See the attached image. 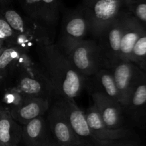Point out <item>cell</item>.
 Masks as SVG:
<instances>
[{"label": "cell", "instance_id": "obj_1", "mask_svg": "<svg viewBox=\"0 0 146 146\" xmlns=\"http://www.w3.org/2000/svg\"><path fill=\"white\" fill-rule=\"evenodd\" d=\"M35 51L41 69L52 84L55 95L73 99L78 97L85 88L86 77L76 69L59 46L50 43Z\"/></svg>", "mask_w": 146, "mask_h": 146}, {"label": "cell", "instance_id": "obj_2", "mask_svg": "<svg viewBox=\"0 0 146 146\" xmlns=\"http://www.w3.org/2000/svg\"><path fill=\"white\" fill-rule=\"evenodd\" d=\"M81 6L94 38L126 9L123 0H83Z\"/></svg>", "mask_w": 146, "mask_h": 146}, {"label": "cell", "instance_id": "obj_3", "mask_svg": "<svg viewBox=\"0 0 146 146\" xmlns=\"http://www.w3.org/2000/svg\"><path fill=\"white\" fill-rule=\"evenodd\" d=\"M87 121L93 134L99 140L106 143L107 146H134L140 145L137 134L125 126L111 128L101 119L95 106L92 105L85 111Z\"/></svg>", "mask_w": 146, "mask_h": 146}, {"label": "cell", "instance_id": "obj_4", "mask_svg": "<svg viewBox=\"0 0 146 146\" xmlns=\"http://www.w3.org/2000/svg\"><path fill=\"white\" fill-rule=\"evenodd\" d=\"M61 108L81 146H107L106 143L93 134L87 121L85 111L76 104L74 99L63 96H54Z\"/></svg>", "mask_w": 146, "mask_h": 146}, {"label": "cell", "instance_id": "obj_5", "mask_svg": "<svg viewBox=\"0 0 146 146\" xmlns=\"http://www.w3.org/2000/svg\"><path fill=\"white\" fill-rule=\"evenodd\" d=\"M126 9L94 39L99 50L101 68L111 69L120 60L121 35Z\"/></svg>", "mask_w": 146, "mask_h": 146}, {"label": "cell", "instance_id": "obj_6", "mask_svg": "<svg viewBox=\"0 0 146 146\" xmlns=\"http://www.w3.org/2000/svg\"><path fill=\"white\" fill-rule=\"evenodd\" d=\"M64 52L76 69L85 77L93 75L101 68L99 50L94 38H84Z\"/></svg>", "mask_w": 146, "mask_h": 146}, {"label": "cell", "instance_id": "obj_7", "mask_svg": "<svg viewBox=\"0 0 146 146\" xmlns=\"http://www.w3.org/2000/svg\"><path fill=\"white\" fill-rule=\"evenodd\" d=\"M89 34L88 24L82 7L78 6L64 14L58 45L64 51L86 37Z\"/></svg>", "mask_w": 146, "mask_h": 146}, {"label": "cell", "instance_id": "obj_8", "mask_svg": "<svg viewBox=\"0 0 146 146\" xmlns=\"http://www.w3.org/2000/svg\"><path fill=\"white\" fill-rule=\"evenodd\" d=\"M45 117L48 131L56 146H81L56 101L51 103Z\"/></svg>", "mask_w": 146, "mask_h": 146}, {"label": "cell", "instance_id": "obj_9", "mask_svg": "<svg viewBox=\"0 0 146 146\" xmlns=\"http://www.w3.org/2000/svg\"><path fill=\"white\" fill-rule=\"evenodd\" d=\"M120 94V104L123 108L143 70L131 61H119L111 68Z\"/></svg>", "mask_w": 146, "mask_h": 146}, {"label": "cell", "instance_id": "obj_10", "mask_svg": "<svg viewBox=\"0 0 146 146\" xmlns=\"http://www.w3.org/2000/svg\"><path fill=\"white\" fill-rule=\"evenodd\" d=\"M11 76L14 77V80L9 86L16 88L26 96L40 97L52 100L55 95L52 84L45 74L31 76L24 72H18Z\"/></svg>", "mask_w": 146, "mask_h": 146}, {"label": "cell", "instance_id": "obj_11", "mask_svg": "<svg viewBox=\"0 0 146 146\" xmlns=\"http://www.w3.org/2000/svg\"><path fill=\"white\" fill-rule=\"evenodd\" d=\"M123 111L134 125L143 126L146 121V76L143 71Z\"/></svg>", "mask_w": 146, "mask_h": 146}, {"label": "cell", "instance_id": "obj_12", "mask_svg": "<svg viewBox=\"0 0 146 146\" xmlns=\"http://www.w3.org/2000/svg\"><path fill=\"white\" fill-rule=\"evenodd\" d=\"M94 105L104 123L111 128L125 126L123 107L119 102L113 101L97 92L90 93Z\"/></svg>", "mask_w": 146, "mask_h": 146}, {"label": "cell", "instance_id": "obj_13", "mask_svg": "<svg viewBox=\"0 0 146 146\" xmlns=\"http://www.w3.org/2000/svg\"><path fill=\"white\" fill-rule=\"evenodd\" d=\"M21 143L27 146H56L48 131L45 115L22 125Z\"/></svg>", "mask_w": 146, "mask_h": 146}, {"label": "cell", "instance_id": "obj_14", "mask_svg": "<svg viewBox=\"0 0 146 146\" xmlns=\"http://www.w3.org/2000/svg\"><path fill=\"white\" fill-rule=\"evenodd\" d=\"M85 88L89 93H99L120 103L119 91L111 69L101 68L93 75L86 77Z\"/></svg>", "mask_w": 146, "mask_h": 146}, {"label": "cell", "instance_id": "obj_15", "mask_svg": "<svg viewBox=\"0 0 146 146\" xmlns=\"http://www.w3.org/2000/svg\"><path fill=\"white\" fill-rule=\"evenodd\" d=\"M51 103V100L48 98L27 96L21 106L9 112L17 122L23 125L34 118L45 115Z\"/></svg>", "mask_w": 146, "mask_h": 146}, {"label": "cell", "instance_id": "obj_16", "mask_svg": "<svg viewBox=\"0 0 146 146\" xmlns=\"http://www.w3.org/2000/svg\"><path fill=\"white\" fill-rule=\"evenodd\" d=\"M145 30V27L126 9L121 35L120 60H131L134 46Z\"/></svg>", "mask_w": 146, "mask_h": 146}, {"label": "cell", "instance_id": "obj_17", "mask_svg": "<svg viewBox=\"0 0 146 146\" xmlns=\"http://www.w3.org/2000/svg\"><path fill=\"white\" fill-rule=\"evenodd\" d=\"M0 12L16 34L34 32L41 34L50 33L53 34V33L41 24L34 21L26 14L23 15L20 14L14 9L9 7V6L0 8Z\"/></svg>", "mask_w": 146, "mask_h": 146}, {"label": "cell", "instance_id": "obj_18", "mask_svg": "<svg viewBox=\"0 0 146 146\" xmlns=\"http://www.w3.org/2000/svg\"><path fill=\"white\" fill-rule=\"evenodd\" d=\"M22 125L15 121L7 109L0 108V143L17 146L21 143Z\"/></svg>", "mask_w": 146, "mask_h": 146}, {"label": "cell", "instance_id": "obj_19", "mask_svg": "<svg viewBox=\"0 0 146 146\" xmlns=\"http://www.w3.org/2000/svg\"><path fill=\"white\" fill-rule=\"evenodd\" d=\"M53 42L52 34L49 33H19L16 34L11 46H16L24 51L30 52L41 46Z\"/></svg>", "mask_w": 146, "mask_h": 146}, {"label": "cell", "instance_id": "obj_20", "mask_svg": "<svg viewBox=\"0 0 146 146\" xmlns=\"http://www.w3.org/2000/svg\"><path fill=\"white\" fill-rule=\"evenodd\" d=\"M59 18V1L58 0H41V24L51 33Z\"/></svg>", "mask_w": 146, "mask_h": 146}, {"label": "cell", "instance_id": "obj_21", "mask_svg": "<svg viewBox=\"0 0 146 146\" xmlns=\"http://www.w3.org/2000/svg\"><path fill=\"white\" fill-rule=\"evenodd\" d=\"M24 50L16 46H7L0 56V84L11 77L16 58Z\"/></svg>", "mask_w": 146, "mask_h": 146}, {"label": "cell", "instance_id": "obj_22", "mask_svg": "<svg viewBox=\"0 0 146 146\" xmlns=\"http://www.w3.org/2000/svg\"><path fill=\"white\" fill-rule=\"evenodd\" d=\"M18 72H24L31 76L44 74L41 69L39 64H37L35 60L31 56L29 52L25 51H23L14 61L11 76Z\"/></svg>", "mask_w": 146, "mask_h": 146}, {"label": "cell", "instance_id": "obj_23", "mask_svg": "<svg viewBox=\"0 0 146 146\" xmlns=\"http://www.w3.org/2000/svg\"><path fill=\"white\" fill-rule=\"evenodd\" d=\"M27 98L24 94L13 86H8L4 90L3 94L2 102L5 107L4 108L8 111L17 108L22 104Z\"/></svg>", "mask_w": 146, "mask_h": 146}, {"label": "cell", "instance_id": "obj_24", "mask_svg": "<svg viewBox=\"0 0 146 146\" xmlns=\"http://www.w3.org/2000/svg\"><path fill=\"white\" fill-rule=\"evenodd\" d=\"M130 61L141 68L146 64V30L135 43Z\"/></svg>", "mask_w": 146, "mask_h": 146}, {"label": "cell", "instance_id": "obj_25", "mask_svg": "<svg viewBox=\"0 0 146 146\" xmlns=\"http://www.w3.org/2000/svg\"><path fill=\"white\" fill-rule=\"evenodd\" d=\"M24 14L41 24V0H19Z\"/></svg>", "mask_w": 146, "mask_h": 146}, {"label": "cell", "instance_id": "obj_26", "mask_svg": "<svg viewBox=\"0 0 146 146\" xmlns=\"http://www.w3.org/2000/svg\"><path fill=\"white\" fill-rule=\"evenodd\" d=\"M125 8L146 29V0H135Z\"/></svg>", "mask_w": 146, "mask_h": 146}, {"label": "cell", "instance_id": "obj_27", "mask_svg": "<svg viewBox=\"0 0 146 146\" xmlns=\"http://www.w3.org/2000/svg\"><path fill=\"white\" fill-rule=\"evenodd\" d=\"M14 0H3L4 4V7H7V6H9L10 4H11Z\"/></svg>", "mask_w": 146, "mask_h": 146}, {"label": "cell", "instance_id": "obj_28", "mask_svg": "<svg viewBox=\"0 0 146 146\" xmlns=\"http://www.w3.org/2000/svg\"><path fill=\"white\" fill-rule=\"evenodd\" d=\"M4 46H8L7 45V43H6L5 41H3V40L0 39V48H2V47H4Z\"/></svg>", "mask_w": 146, "mask_h": 146}, {"label": "cell", "instance_id": "obj_29", "mask_svg": "<svg viewBox=\"0 0 146 146\" xmlns=\"http://www.w3.org/2000/svg\"><path fill=\"white\" fill-rule=\"evenodd\" d=\"M123 1H124V3H125V7H126L127 6H128L129 4H131V3H132L133 1H135V0H123Z\"/></svg>", "mask_w": 146, "mask_h": 146}, {"label": "cell", "instance_id": "obj_30", "mask_svg": "<svg viewBox=\"0 0 146 146\" xmlns=\"http://www.w3.org/2000/svg\"><path fill=\"white\" fill-rule=\"evenodd\" d=\"M7 46H4V47H2V48H0V56L1 55V54H2L3 53V51H4V49H5L6 48H7Z\"/></svg>", "mask_w": 146, "mask_h": 146}, {"label": "cell", "instance_id": "obj_31", "mask_svg": "<svg viewBox=\"0 0 146 146\" xmlns=\"http://www.w3.org/2000/svg\"><path fill=\"white\" fill-rule=\"evenodd\" d=\"M4 7V4L3 0H0V8H2V7Z\"/></svg>", "mask_w": 146, "mask_h": 146}, {"label": "cell", "instance_id": "obj_32", "mask_svg": "<svg viewBox=\"0 0 146 146\" xmlns=\"http://www.w3.org/2000/svg\"><path fill=\"white\" fill-rule=\"evenodd\" d=\"M141 69H142L143 71H144V73H145V76H146V64H145V66H144L142 68H141Z\"/></svg>", "mask_w": 146, "mask_h": 146}, {"label": "cell", "instance_id": "obj_33", "mask_svg": "<svg viewBox=\"0 0 146 146\" xmlns=\"http://www.w3.org/2000/svg\"><path fill=\"white\" fill-rule=\"evenodd\" d=\"M0 146H1V143H0Z\"/></svg>", "mask_w": 146, "mask_h": 146}]
</instances>
